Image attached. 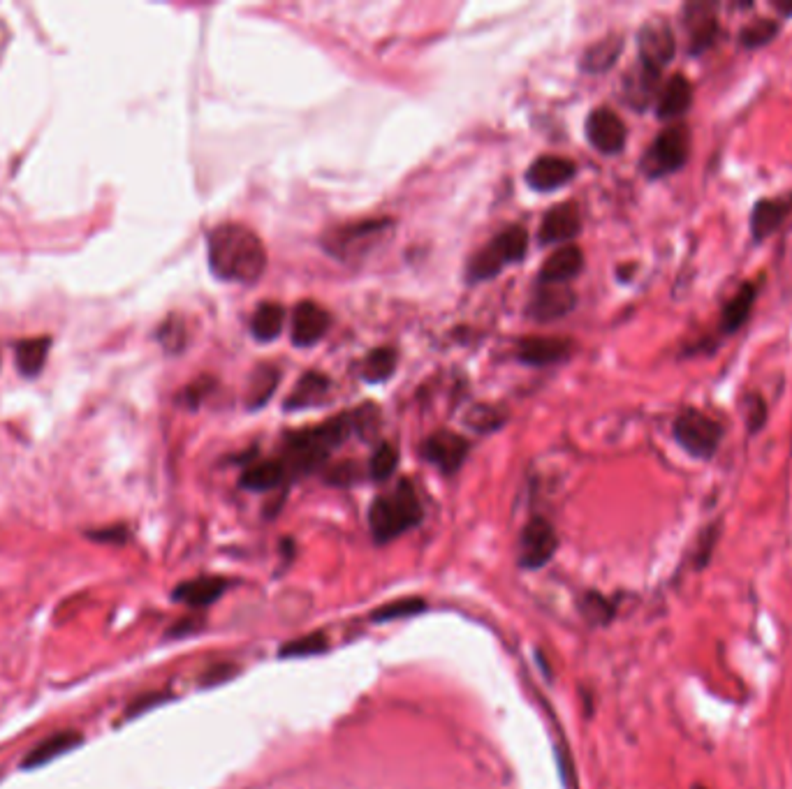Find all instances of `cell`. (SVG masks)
Returning a JSON list of instances; mask_svg holds the SVG:
<instances>
[{
    "label": "cell",
    "mask_w": 792,
    "mask_h": 789,
    "mask_svg": "<svg viewBox=\"0 0 792 789\" xmlns=\"http://www.w3.org/2000/svg\"><path fill=\"white\" fill-rule=\"evenodd\" d=\"M570 348L566 338H526L517 345V357L528 366H549L566 359Z\"/></svg>",
    "instance_id": "obj_21"
},
{
    "label": "cell",
    "mask_w": 792,
    "mask_h": 789,
    "mask_svg": "<svg viewBox=\"0 0 792 789\" xmlns=\"http://www.w3.org/2000/svg\"><path fill=\"white\" fill-rule=\"evenodd\" d=\"M556 549V535L552 526L542 519L528 523L522 537V560L528 567L545 565Z\"/></svg>",
    "instance_id": "obj_18"
},
{
    "label": "cell",
    "mask_w": 792,
    "mask_h": 789,
    "mask_svg": "<svg viewBox=\"0 0 792 789\" xmlns=\"http://www.w3.org/2000/svg\"><path fill=\"white\" fill-rule=\"evenodd\" d=\"M623 49V40L619 35H612V38H605L593 44V47L586 49L584 54V61H582V68L586 72H605L610 70L612 65L616 63V58H619Z\"/></svg>",
    "instance_id": "obj_26"
},
{
    "label": "cell",
    "mask_w": 792,
    "mask_h": 789,
    "mask_svg": "<svg viewBox=\"0 0 792 789\" xmlns=\"http://www.w3.org/2000/svg\"><path fill=\"white\" fill-rule=\"evenodd\" d=\"M637 51H640L642 65L658 72L663 70L677 54V38H674L672 26L660 17L649 19L637 33Z\"/></svg>",
    "instance_id": "obj_7"
},
{
    "label": "cell",
    "mask_w": 792,
    "mask_h": 789,
    "mask_svg": "<svg viewBox=\"0 0 792 789\" xmlns=\"http://www.w3.org/2000/svg\"><path fill=\"white\" fill-rule=\"evenodd\" d=\"M742 410L746 417L748 433L762 431V426H765V422H767V403H765V398H762V394H758V392L744 394Z\"/></svg>",
    "instance_id": "obj_33"
},
{
    "label": "cell",
    "mask_w": 792,
    "mask_h": 789,
    "mask_svg": "<svg viewBox=\"0 0 792 789\" xmlns=\"http://www.w3.org/2000/svg\"><path fill=\"white\" fill-rule=\"evenodd\" d=\"M160 343L165 345L167 350H181L183 341H186V331H183V324L179 317H172V320H167V324L163 329H160Z\"/></svg>",
    "instance_id": "obj_36"
},
{
    "label": "cell",
    "mask_w": 792,
    "mask_h": 789,
    "mask_svg": "<svg viewBox=\"0 0 792 789\" xmlns=\"http://www.w3.org/2000/svg\"><path fill=\"white\" fill-rule=\"evenodd\" d=\"M584 269V255L577 246H563L540 269L542 285H563Z\"/></svg>",
    "instance_id": "obj_22"
},
{
    "label": "cell",
    "mask_w": 792,
    "mask_h": 789,
    "mask_svg": "<svg viewBox=\"0 0 792 789\" xmlns=\"http://www.w3.org/2000/svg\"><path fill=\"white\" fill-rule=\"evenodd\" d=\"M332 324V317L325 308L313 304V301H302L292 311V343L297 348H311L320 343Z\"/></svg>",
    "instance_id": "obj_11"
},
{
    "label": "cell",
    "mask_w": 792,
    "mask_h": 789,
    "mask_svg": "<svg viewBox=\"0 0 792 789\" xmlns=\"http://www.w3.org/2000/svg\"><path fill=\"white\" fill-rule=\"evenodd\" d=\"M396 368V352L392 348H378L366 355L362 364V378L366 382H385Z\"/></svg>",
    "instance_id": "obj_30"
},
{
    "label": "cell",
    "mask_w": 792,
    "mask_h": 789,
    "mask_svg": "<svg viewBox=\"0 0 792 789\" xmlns=\"http://www.w3.org/2000/svg\"><path fill=\"white\" fill-rule=\"evenodd\" d=\"M466 422L471 424L475 431H489V429H498V426L503 424V415H498L494 408L480 405V408H475L471 415L466 417Z\"/></svg>",
    "instance_id": "obj_35"
},
{
    "label": "cell",
    "mask_w": 792,
    "mask_h": 789,
    "mask_svg": "<svg viewBox=\"0 0 792 789\" xmlns=\"http://www.w3.org/2000/svg\"><path fill=\"white\" fill-rule=\"evenodd\" d=\"M695 789H704V787H702V785H695Z\"/></svg>",
    "instance_id": "obj_38"
},
{
    "label": "cell",
    "mask_w": 792,
    "mask_h": 789,
    "mask_svg": "<svg viewBox=\"0 0 792 789\" xmlns=\"http://www.w3.org/2000/svg\"><path fill=\"white\" fill-rule=\"evenodd\" d=\"M82 741H84L82 734L72 732V729L51 734L44 741H40L31 752H28V755L24 757V762H21V769L31 771V769H38V766L54 762V759L68 755L70 750L82 746Z\"/></svg>",
    "instance_id": "obj_19"
},
{
    "label": "cell",
    "mask_w": 792,
    "mask_h": 789,
    "mask_svg": "<svg viewBox=\"0 0 792 789\" xmlns=\"http://www.w3.org/2000/svg\"><path fill=\"white\" fill-rule=\"evenodd\" d=\"M755 299H758V285H755L753 280H746V283L739 285L735 297H732L730 301H725V306L721 311V320H718L716 334L732 336L737 329H742L748 320V315H751V311H753Z\"/></svg>",
    "instance_id": "obj_17"
},
{
    "label": "cell",
    "mask_w": 792,
    "mask_h": 789,
    "mask_svg": "<svg viewBox=\"0 0 792 789\" xmlns=\"http://www.w3.org/2000/svg\"><path fill=\"white\" fill-rule=\"evenodd\" d=\"M390 227V220H364V223L339 227L325 239V246L336 257H350L362 253L366 246L380 237V232Z\"/></svg>",
    "instance_id": "obj_10"
},
{
    "label": "cell",
    "mask_w": 792,
    "mask_h": 789,
    "mask_svg": "<svg viewBox=\"0 0 792 789\" xmlns=\"http://www.w3.org/2000/svg\"><path fill=\"white\" fill-rule=\"evenodd\" d=\"M586 139L596 151L605 153V156H614L626 146V123L610 107H596L586 119Z\"/></svg>",
    "instance_id": "obj_8"
},
{
    "label": "cell",
    "mask_w": 792,
    "mask_h": 789,
    "mask_svg": "<svg viewBox=\"0 0 792 789\" xmlns=\"http://www.w3.org/2000/svg\"><path fill=\"white\" fill-rule=\"evenodd\" d=\"M779 31L781 24L776 19L769 17L751 19L748 24H744L742 31H739V44H742L744 49H760L772 42L776 35H779Z\"/></svg>",
    "instance_id": "obj_28"
},
{
    "label": "cell",
    "mask_w": 792,
    "mask_h": 789,
    "mask_svg": "<svg viewBox=\"0 0 792 789\" xmlns=\"http://www.w3.org/2000/svg\"><path fill=\"white\" fill-rule=\"evenodd\" d=\"M396 461H399L396 449L392 445H387V442H383V445H380L371 456V477L378 479V482L392 477V473L396 470Z\"/></svg>",
    "instance_id": "obj_34"
},
{
    "label": "cell",
    "mask_w": 792,
    "mask_h": 789,
    "mask_svg": "<svg viewBox=\"0 0 792 789\" xmlns=\"http://www.w3.org/2000/svg\"><path fill=\"white\" fill-rule=\"evenodd\" d=\"M672 435L686 454H691L693 459L707 461L721 447L723 426L714 417H709L707 412L684 408L674 419Z\"/></svg>",
    "instance_id": "obj_4"
},
{
    "label": "cell",
    "mask_w": 792,
    "mask_h": 789,
    "mask_svg": "<svg viewBox=\"0 0 792 789\" xmlns=\"http://www.w3.org/2000/svg\"><path fill=\"white\" fill-rule=\"evenodd\" d=\"M7 38H10V33H7L5 26L0 24V54H3L5 47H7Z\"/></svg>",
    "instance_id": "obj_37"
},
{
    "label": "cell",
    "mask_w": 792,
    "mask_h": 789,
    "mask_svg": "<svg viewBox=\"0 0 792 789\" xmlns=\"http://www.w3.org/2000/svg\"><path fill=\"white\" fill-rule=\"evenodd\" d=\"M658 86H660V72L637 63L635 68L628 72L626 79H623V98H626L630 107L644 109L654 102V98L658 95Z\"/></svg>",
    "instance_id": "obj_20"
},
{
    "label": "cell",
    "mask_w": 792,
    "mask_h": 789,
    "mask_svg": "<svg viewBox=\"0 0 792 789\" xmlns=\"http://www.w3.org/2000/svg\"><path fill=\"white\" fill-rule=\"evenodd\" d=\"M283 324H285V308L281 304H262L258 306V311L253 313L251 331L255 341L271 343L283 334Z\"/></svg>",
    "instance_id": "obj_25"
},
{
    "label": "cell",
    "mask_w": 792,
    "mask_h": 789,
    "mask_svg": "<svg viewBox=\"0 0 792 789\" xmlns=\"http://www.w3.org/2000/svg\"><path fill=\"white\" fill-rule=\"evenodd\" d=\"M681 14H684L681 24L686 26V33H688V54L700 56L707 49L714 47L718 31H721V26H718V19H716V5L714 3H688Z\"/></svg>",
    "instance_id": "obj_9"
},
{
    "label": "cell",
    "mask_w": 792,
    "mask_h": 789,
    "mask_svg": "<svg viewBox=\"0 0 792 789\" xmlns=\"http://www.w3.org/2000/svg\"><path fill=\"white\" fill-rule=\"evenodd\" d=\"M209 267L230 283H255L267 269V253L253 230L227 223L209 234Z\"/></svg>",
    "instance_id": "obj_1"
},
{
    "label": "cell",
    "mask_w": 792,
    "mask_h": 789,
    "mask_svg": "<svg viewBox=\"0 0 792 789\" xmlns=\"http://www.w3.org/2000/svg\"><path fill=\"white\" fill-rule=\"evenodd\" d=\"M575 162L563 156H542L528 167L526 183L538 193H552L575 179Z\"/></svg>",
    "instance_id": "obj_13"
},
{
    "label": "cell",
    "mask_w": 792,
    "mask_h": 789,
    "mask_svg": "<svg viewBox=\"0 0 792 789\" xmlns=\"http://www.w3.org/2000/svg\"><path fill=\"white\" fill-rule=\"evenodd\" d=\"M225 584L220 579H197L183 584L179 591H176V600L186 602V604H207L223 593Z\"/></svg>",
    "instance_id": "obj_32"
},
{
    "label": "cell",
    "mask_w": 792,
    "mask_h": 789,
    "mask_svg": "<svg viewBox=\"0 0 792 789\" xmlns=\"http://www.w3.org/2000/svg\"><path fill=\"white\" fill-rule=\"evenodd\" d=\"M283 477H285V468L281 466V463L264 461V463H258V466L248 468L244 477H241V484L251 491H269V489H274V486L281 484Z\"/></svg>",
    "instance_id": "obj_29"
},
{
    "label": "cell",
    "mask_w": 792,
    "mask_h": 789,
    "mask_svg": "<svg viewBox=\"0 0 792 789\" xmlns=\"http://www.w3.org/2000/svg\"><path fill=\"white\" fill-rule=\"evenodd\" d=\"M688 156H691V130L684 123H674L651 142L642 158V172L649 179H663L679 172Z\"/></svg>",
    "instance_id": "obj_5"
},
{
    "label": "cell",
    "mask_w": 792,
    "mask_h": 789,
    "mask_svg": "<svg viewBox=\"0 0 792 789\" xmlns=\"http://www.w3.org/2000/svg\"><path fill=\"white\" fill-rule=\"evenodd\" d=\"M422 519V505L417 493L408 482H401L392 493L376 498L371 505L369 523L373 537L378 542H390L408 528H413Z\"/></svg>",
    "instance_id": "obj_3"
},
{
    "label": "cell",
    "mask_w": 792,
    "mask_h": 789,
    "mask_svg": "<svg viewBox=\"0 0 792 789\" xmlns=\"http://www.w3.org/2000/svg\"><path fill=\"white\" fill-rule=\"evenodd\" d=\"M579 230H582V216H579L577 204L566 202L545 213L538 237L542 243H559L575 239Z\"/></svg>",
    "instance_id": "obj_15"
},
{
    "label": "cell",
    "mask_w": 792,
    "mask_h": 789,
    "mask_svg": "<svg viewBox=\"0 0 792 789\" xmlns=\"http://www.w3.org/2000/svg\"><path fill=\"white\" fill-rule=\"evenodd\" d=\"M693 105V84L686 75L674 72V75L665 81V86L660 88L656 100V114L658 119L670 121L684 116Z\"/></svg>",
    "instance_id": "obj_16"
},
{
    "label": "cell",
    "mask_w": 792,
    "mask_h": 789,
    "mask_svg": "<svg viewBox=\"0 0 792 789\" xmlns=\"http://www.w3.org/2000/svg\"><path fill=\"white\" fill-rule=\"evenodd\" d=\"M792 213V193L781 197H762L753 204L748 227H751L753 241H765L779 230Z\"/></svg>",
    "instance_id": "obj_12"
},
{
    "label": "cell",
    "mask_w": 792,
    "mask_h": 789,
    "mask_svg": "<svg viewBox=\"0 0 792 789\" xmlns=\"http://www.w3.org/2000/svg\"><path fill=\"white\" fill-rule=\"evenodd\" d=\"M278 380H281V375H278L274 366H260L251 378V382H248V398H246L248 408L260 410L262 405L274 396Z\"/></svg>",
    "instance_id": "obj_27"
},
{
    "label": "cell",
    "mask_w": 792,
    "mask_h": 789,
    "mask_svg": "<svg viewBox=\"0 0 792 789\" xmlns=\"http://www.w3.org/2000/svg\"><path fill=\"white\" fill-rule=\"evenodd\" d=\"M49 352V338H33V341L19 343L17 348V364L21 368V373L33 378V375L40 373V368L47 361Z\"/></svg>",
    "instance_id": "obj_31"
},
{
    "label": "cell",
    "mask_w": 792,
    "mask_h": 789,
    "mask_svg": "<svg viewBox=\"0 0 792 789\" xmlns=\"http://www.w3.org/2000/svg\"><path fill=\"white\" fill-rule=\"evenodd\" d=\"M575 304H577L575 292L568 290V287L545 285V290L535 294L528 313H531L535 320H556V317L568 315L572 308H575Z\"/></svg>",
    "instance_id": "obj_23"
},
{
    "label": "cell",
    "mask_w": 792,
    "mask_h": 789,
    "mask_svg": "<svg viewBox=\"0 0 792 789\" xmlns=\"http://www.w3.org/2000/svg\"><path fill=\"white\" fill-rule=\"evenodd\" d=\"M526 248H528V234L524 227L519 225L508 227V230H503L487 248H482L480 253L473 257L471 267H468V280L494 278L503 267L522 260Z\"/></svg>",
    "instance_id": "obj_6"
},
{
    "label": "cell",
    "mask_w": 792,
    "mask_h": 789,
    "mask_svg": "<svg viewBox=\"0 0 792 789\" xmlns=\"http://www.w3.org/2000/svg\"><path fill=\"white\" fill-rule=\"evenodd\" d=\"M424 459L434 463L443 473H454L468 456V442L457 433L440 431L427 438L422 447Z\"/></svg>",
    "instance_id": "obj_14"
},
{
    "label": "cell",
    "mask_w": 792,
    "mask_h": 789,
    "mask_svg": "<svg viewBox=\"0 0 792 789\" xmlns=\"http://www.w3.org/2000/svg\"><path fill=\"white\" fill-rule=\"evenodd\" d=\"M352 431H355L352 415H336L313 426V429L292 433L288 435V445H285V461L297 473H311Z\"/></svg>",
    "instance_id": "obj_2"
},
{
    "label": "cell",
    "mask_w": 792,
    "mask_h": 789,
    "mask_svg": "<svg viewBox=\"0 0 792 789\" xmlns=\"http://www.w3.org/2000/svg\"><path fill=\"white\" fill-rule=\"evenodd\" d=\"M329 394V378L322 373H306L302 380L297 382L292 394L285 401V410H306L313 405H320Z\"/></svg>",
    "instance_id": "obj_24"
}]
</instances>
